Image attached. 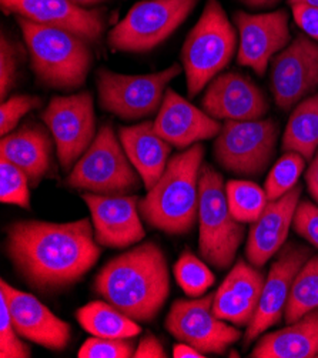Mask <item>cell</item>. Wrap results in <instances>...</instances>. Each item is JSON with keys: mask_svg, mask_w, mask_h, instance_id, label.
<instances>
[{"mask_svg": "<svg viewBox=\"0 0 318 358\" xmlns=\"http://www.w3.org/2000/svg\"><path fill=\"white\" fill-rule=\"evenodd\" d=\"M42 120L55 140L62 169L72 171L97 134L93 94L82 92L52 97Z\"/></svg>", "mask_w": 318, "mask_h": 358, "instance_id": "8fae6325", "label": "cell"}, {"mask_svg": "<svg viewBox=\"0 0 318 358\" xmlns=\"http://www.w3.org/2000/svg\"><path fill=\"white\" fill-rule=\"evenodd\" d=\"M203 109L217 120H260L268 112L264 92L249 76L238 71L220 73L211 80L201 99Z\"/></svg>", "mask_w": 318, "mask_h": 358, "instance_id": "2e32d148", "label": "cell"}, {"mask_svg": "<svg viewBox=\"0 0 318 358\" xmlns=\"http://www.w3.org/2000/svg\"><path fill=\"white\" fill-rule=\"evenodd\" d=\"M82 199L90 210L94 238L100 245L124 248L145 238L137 196H103L86 192Z\"/></svg>", "mask_w": 318, "mask_h": 358, "instance_id": "e0dca14e", "label": "cell"}, {"mask_svg": "<svg viewBox=\"0 0 318 358\" xmlns=\"http://www.w3.org/2000/svg\"><path fill=\"white\" fill-rule=\"evenodd\" d=\"M252 358H314L318 357V310L310 311L287 327L264 334Z\"/></svg>", "mask_w": 318, "mask_h": 358, "instance_id": "d4e9b609", "label": "cell"}, {"mask_svg": "<svg viewBox=\"0 0 318 358\" xmlns=\"http://www.w3.org/2000/svg\"><path fill=\"white\" fill-rule=\"evenodd\" d=\"M237 34L219 0H207L182 49L187 93L196 97L231 62Z\"/></svg>", "mask_w": 318, "mask_h": 358, "instance_id": "5b68a950", "label": "cell"}, {"mask_svg": "<svg viewBox=\"0 0 318 358\" xmlns=\"http://www.w3.org/2000/svg\"><path fill=\"white\" fill-rule=\"evenodd\" d=\"M29 178L23 170H20L12 162L0 157V201L29 210Z\"/></svg>", "mask_w": 318, "mask_h": 358, "instance_id": "1f68e13d", "label": "cell"}, {"mask_svg": "<svg viewBox=\"0 0 318 358\" xmlns=\"http://www.w3.org/2000/svg\"><path fill=\"white\" fill-rule=\"evenodd\" d=\"M0 157L17 166L36 187L48 174L52 162V138L49 131L38 123H26L2 136Z\"/></svg>", "mask_w": 318, "mask_h": 358, "instance_id": "603a6c76", "label": "cell"}, {"mask_svg": "<svg viewBox=\"0 0 318 358\" xmlns=\"http://www.w3.org/2000/svg\"><path fill=\"white\" fill-rule=\"evenodd\" d=\"M174 277L189 297H201L216 282L215 274L190 252H185L174 264Z\"/></svg>", "mask_w": 318, "mask_h": 358, "instance_id": "4dcf8cb0", "label": "cell"}, {"mask_svg": "<svg viewBox=\"0 0 318 358\" xmlns=\"http://www.w3.org/2000/svg\"><path fill=\"white\" fill-rule=\"evenodd\" d=\"M182 73L173 64L159 73L129 76L108 69L97 70L96 85L103 110L123 120H138L154 115L163 103L167 85Z\"/></svg>", "mask_w": 318, "mask_h": 358, "instance_id": "9c48e42d", "label": "cell"}, {"mask_svg": "<svg viewBox=\"0 0 318 358\" xmlns=\"http://www.w3.org/2000/svg\"><path fill=\"white\" fill-rule=\"evenodd\" d=\"M41 106V97L29 94H16L3 100L0 106V133L5 136L16 130L22 117L34 109H39Z\"/></svg>", "mask_w": 318, "mask_h": 358, "instance_id": "d590c367", "label": "cell"}, {"mask_svg": "<svg viewBox=\"0 0 318 358\" xmlns=\"http://www.w3.org/2000/svg\"><path fill=\"white\" fill-rule=\"evenodd\" d=\"M311 257V250L301 244L287 243L275 255L274 262L266 275L263 293L254 318L244 333V347L250 345L270 327L280 323L284 317V308L293 287V282Z\"/></svg>", "mask_w": 318, "mask_h": 358, "instance_id": "5bb4252c", "label": "cell"}, {"mask_svg": "<svg viewBox=\"0 0 318 358\" xmlns=\"http://www.w3.org/2000/svg\"><path fill=\"white\" fill-rule=\"evenodd\" d=\"M281 148L311 162L318 149V92L301 100L289 119Z\"/></svg>", "mask_w": 318, "mask_h": 358, "instance_id": "484cf974", "label": "cell"}, {"mask_svg": "<svg viewBox=\"0 0 318 358\" xmlns=\"http://www.w3.org/2000/svg\"><path fill=\"white\" fill-rule=\"evenodd\" d=\"M133 357L134 358H166L167 354L161 343L153 334H146L137 344Z\"/></svg>", "mask_w": 318, "mask_h": 358, "instance_id": "f35d334b", "label": "cell"}, {"mask_svg": "<svg viewBox=\"0 0 318 358\" xmlns=\"http://www.w3.org/2000/svg\"><path fill=\"white\" fill-rule=\"evenodd\" d=\"M136 351L133 338H87L80 347L79 358H129Z\"/></svg>", "mask_w": 318, "mask_h": 358, "instance_id": "d6a6232c", "label": "cell"}, {"mask_svg": "<svg viewBox=\"0 0 318 358\" xmlns=\"http://www.w3.org/2000/svg\"><path fill=\"white\" fill-rule=\"evenodd\" d=\"M294 231L318 250V206L308 200L298 203L294 222Z\"/></svg>", "mask_w": 318, "mask_h": 358, "instance_id": "8d00e7d4", "label": "cell"}, {"mask_svg": "<svg viewBox=\"0 0 318 358\" xmlns=\"http://www.w3.org/2000/svg\"><path fill=\"white\" fill-rule=\"evenodd\" d=\"M291 12L298 27L308 38L318 41V8L307 5H293Z\"/></svg>", "mask_w": 318, "mask_h": 358, "instance_id": "74e56055", "label": "cell"}, {"mask_svg": "<svg viewBox=\"0 0 318 358\" xmlns=\"http://www.w3.org/2000/svg\"><path fill=\"white\" fill-rule=\"evenodd\" d=\"M233 19L238 30L237 63L264 76L270 60L290 43L289 13L284 9L257 15L240 10Z\"/></svg>", "mask_w": 318, "mask_h": 358, "instance_id": "9a60e30c", "label": "cell"}, {"mask_svg": "<svg viewBox=\"0 0 318 358\" xmlns=\"http://www.w3.org/2000/svg\"><path fill=\"white\" fill-rule=\"evenodd\" d=\"M241 2L253 9H268L275 6L280 0H241Z\"/></svg>", "mask_w": 318, "mask_h": 358, "instance_id": "b9f144b4", "label": "cell"}, {"mask_svg": "<svg viewBox=\"0 0 318 358\" xmlns=\"http://www.w3.org/2000/svg\"><path fill=\"white\" fill-rule=\"evenodd\" d=\"M79 324L92 336L101 338H134L141 333L137 321L109 304L92 301L76 311Z\"/></svg>", "mask_w": 318, "mask_h": 358, "instance_id": "4316f807", "label": "cell"}, {"mask_svg": "<svg viewBox=\"0 0 318 358\" xmlns=\"http://www.w3.org/2000/svg\"><path fill=\"white\" fill-rule=\"evenodd\" d=\"M0 5L8 15L67 30L89 43H97L106 27L103 10L85 9L70 0H0Z\"/></svg>", "mask_w": 318, "mask_h": 358, "instance_id": "ac0fdd59", "label": "cell"}, {"mask_svg": "<svg viewBox=\"0 0 318 358\" xmlns=\"http://www.w3.org/2000/svg\"><path fill=\"white\" fill-rule=\"evenodd\" d=\"M20 60L22 48L2 33V38H0V99L2 101L17 82Z\"/></svg>", "mask_w": 318, "mask_h": 358, "instance_id": "e575fe53", "label": "cell"}, {"mask_svg": "<svg viewBox=\"0 0 318 358\" xmlns=\"http://www.w3.org/2000/svg\"><path fill=\"white\" fill-rule=\"evenodd\" d=\"M38 80L52 89L75 90L85 85L93 64L90 43L63 29L16 16Z\"/></svg>", "mask_w": 318, "mask_h": 358, "instance_id": "277c9868", "label": "cell"}, {"mask_svg": "<svg viewBox=\"0 0 318 358\" xmlns=\"http://www.w3.org/2000/svg\"><path fill=\"white\" fill-rule=\"evenodd\" d=\"M318 87V43L304 33L271 60L270 89L278 109L289 112Z\"/></svg>", "mask_w": 318, "mask_h": 358, "instance_id": "4fadbf2b", "label": "cell"}, {"mask_svg": "<svg viewBox=\"0 0 318 358\" xmlns=\"http://www.w3.org/2000/svg\"><path fill=\"white\" fill-rule=\"evenodd\" d=\"M198 0H143L109 33L115 52L145 53L161 45L194 10Z\"/></svg>", "mask_w": 318, "mask_h": 358, "instance_id": "ba28073f", "label": "cell"}, {"mask_svg": "<svg viewBox=\"0 0 318 358\" xmlns=\"http://www.w3.org/2000/svg\"><path fill=\"white\" fill-rule=\"evenodd\" d=\"M301 192L303 189L296 186L282 197L268 201L260 217L252 224L244 253L254 267H264L286 244Z\"/></svg>", "mask_w": 318, "mask_h": 358, "instance_id": "44dd1931", "label": "cell"}, {"mask_svg": "<svg viewBox=\"0 0 318 358\" xmlns=\"http://www.w3.org/2000/svg\"><path fill=\"white\" fill-rule=\"evenodd\" d=\"M173 357L174 358H203L205 357L203 352L191 347L190 344L179 341V344H175L173 347Z\"/></svg>", "mask_w": 318, "mask_h": 358, "instance_id": "60d3db41", "label": "cell"}, {"mask_svg": "<svg viewBox=\"0 0 318 358\" xmlns=\"http://www.w3.org/2000/svg\"><path fill=\"white\" fill-rule=\"evenodd\" d=\"M266 275L243 259L237 260L215 293V314L237 327H247L257 311Z\"/></svg>", "mask_w": 318, "mask_h": 358, "instance_id": "7402d4cb", "label": "cell"}, {"mask_svg": "<svg viewBox=\"0 0 318 358\" xmlns=\"http://www.w3.org/2000/svg\"><path fill=\"white\" fill-rule=\"evenodd\" d=\"M204 153V146L197 143L168 160L159 182L138 203L141 217L149 226L170 236L187 234L194 229Z\"/></svg>", "mask_w": 318, "mask_h": 358, "instance_id": "3957f363", "label": "cell"}, {"mask_svg": "<svg viewBox=\"0 0 318 358\" xmlns=\"http://www.w3.org/2000/svg\"><path fill=\"white\" fill-rule=\"evenodd\" d=\"M5 245L20 277L42 293L76 284L101 255L89 219L70 223L16 222L6 230Z\"/></svg>", "mask_w": 318, "mask_h": 358, "instance_id": "6da1fadb", "label": "cell"}, {"mask_svg": "<svg viewBox=\"0 0 318 358\" xmlns=\"http://www.w3.org/2000/svg\"><path fill=\"white\" fill-rule=\"evenodd\" d=\"M305 159L294 152H286L271 167L266 178V194L268 201L277 200L293 190L305 169Z\"/></svg>", "mask_w": 318, "mask_h": 358, "instance_id": "f546056e", "label": "cell"}, {"mask_svg": "<svg viewBox=\"0 0 318 358\" xmlns=\"http://www.w3.org/2000/svg\"><path fill=\"white\" fill-rule=\"evenodd\" d=\"M70 2H73L75 5L87 9V8H93V6H97V5L108 2V0H70Z\"/></svg>", "mask_w": 318, "mask_h": 358, "instance_id": "7bdbcfd3", "label": "cell"}, {"mask_svg": "<svg viewBox=\"0 0 318 358\" xmlns=\"http://www.w3.org/2000/svg\"><path fill=\"white\" fill-rule=\"evenodd\" d=\"M289 5H307L312 8H318V0H289Z\"/></svg>", "mask_w": 318, "mask_h": 358, "instance_id": "ee69618b", "label": "cell"}, {"mask_svg": "<svg viewBox=\"0 0 318 358\" xmlns=\"http://www.w3.org/2000/svg\"><path fill=\"white\" fill-rule=\"evenodd\" d=\"M153 124L160 137L180 150L216 137L223 127L220 120L197 109L173 89L166 90Z\"/></svg>", "mask_w": 318, "mask_h": 358, "instance_id": "ffe728a7", "label": "cell"}, {"mask_svg": "<svg viewBox=\"0 0 318 358\" xmlns=\"http://www.w3.org/2000/svg\"><path fill=\"white\" fill-rule=\"evenodd\" d=\"M226 196L233 217L243 224H253L268 203L266 190L249 180H230Z\"/></svg>", "mask_w": 318, "mask_h": 358, "instance_id": "f1b7e54d", "label": "cell"}, {"mask_svg": "<svg viewBox=\"0 0 318 358\" xmlns=\"http://www.w3.org/2000/svg\"><path fill=\"white\" fill-rule=\"evenodd\" d=\"M215 293L190 300H175L166 317V330L200 352L224 354L241 338V331L213 311Z\"/></svg>", "mask_w": 318, "mask_h": 358, "instance_id": "7c38bea8", "label": "cell"}, {"mask_svg": "<svg viewBox=\"0 0 318 358\" xmlns=\"http://www.w3.org/2000/svg\"><path fill=\"white\" fill-rule=\"evenodd\" d=\"M110 124H103L90 148L70 171L66 185L87 193L117 196L140 187L141 178L130 163Z\"/></svg>", "mask_w": 318, "mask_h": 358, "instance_id": "52a82bcc", "label": "cell"}, {"mask_svg": "<svg viewBox=\"0 0 318 358\" xmlns=\"http://www.w3.org/2000/svg\"><path fill=\"white\" fill-rule=\"evenodd\" d=\"M0 285V294L8 303L15 329L23 338L55 351H62L68 345L72 329L66 321L56 317L36 297L16 290L5 280Z\"/></svg>", "mask_w": 318, "mask_h": 358, "instance_id": "d6986e66", "label": "cell"}, {"mask_svg": "<svg viewBox=\"0 0 318 358\" xmlns=\"http://www.w3.org/2000/svg\"><path fill=\"white\" fill-rule=\"evenodd\" d=\"M314 310H318V256H311L298 271L284 308V321L294 323Z\"/></svg>", "mask_w": 318, "mask_h": 358, "instance_id": "83f0119b", "label": "cell"}, {"mask_svg": "<svg viewBox=\"0 0 318 358\" xmlns=\"http://www.w3.org/2000/svg\"><path fill=\"white\" fill-rule=\"evenodd\" d=\"M122 146L138 173L146 190L152 189L164 173L171 152V145L160 137L153 122H143L119 129Z\"/></svg>", "mask_w": 318, "mask_h": 358, "instance_id": "cb8c5ba5", "label": "cell"}, {"mask_svg": "<svg viewBox=\"0 0 318 358\" xmlns=\"http://www.w3.org/2000/svg\"><path fill=\"white\" fill-rule=\"evenodd\" d=\"M278 133V124L273 119L229 120L216 136L213 156L230 173L259 177L271 164Z\"/></svg>", "mask_w": 318, "mask_h": 358, "instance_id": "30bf717a", "label": "cell"}, {"mask_svg": "<svg viewBox=\"0 0 318 358\" xmlns=\"http://www.w3.org/2000/svg\"><path fill=\"white\" fill-rule=\"evenodd\" d=\"M198 192V253L207 264L226 270L234 263L244 240V224L233 217L224 178L211 164L201 166Z\"/></svg>", "mask_w": 318, "mask_h": 358, "instance_id": "8992f818", "label": "cell"}, {"mask_svg": "<svg viewBox=\"0 0 318 358\" xmlns=\"http://www.w3.org/2000/svg\"><path fill=\"white\" fill-rule=\"evenodd\" d=\"M305 185L308 193L318 204V152L314 155L307 171H305Z\"/></svg>", "mask_w": 318, "mask_h": 358, "instance_id": "ab89813d", "label": "cell"}, {"mask_svg": "<svg viewBox=\"0 0 318 358\" xmlns=\"http://www.w3.org/2000/svg\"><path fill=\"white\" fill-rule=\"evenodd\" d=\"M0 357L2 358H29L31 351L29 345L20 340V334L15 329L13 320L5 297L0 294Z\"/></svg>", "mask_w": 318, "mask_h": 358, "instance_id": "836d02e7", "label": "cell"}, {"mask_svg": "<svg viewBox=\"0 0 318 358\" xmlns=\"http://www.w3.org/2000/svg\"><path fill=\"white\" fill-rule=\"evenodd\" d=\"M94 292L137 323H150L170 294L163 250L146 241L110 260L97 274Z\"/></svg>", "mask_w": 318, "mask_h": 358, "instance_id": "7a4b0ae2", "label": "cell"}]
</instances>
